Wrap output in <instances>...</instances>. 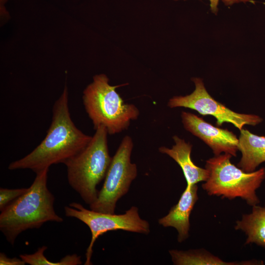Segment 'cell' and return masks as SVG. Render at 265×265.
I'll use <instances>...</instances> for the list:
<instances>
[{
	"mask_svg": "<svg viewBox=\"0 0 265 265\" xmlns=\"http://www.w3.org/2000/svg\"><path fill=\"white\" fill-rule=\"evenodd\" d=\"M92 137L79 129L72 121L65 86L53 106L52 122L45 138L28 155L10 163L8 169H28L37 173L53 164L64 163L82 150Z\"/></svg>",
	"mask_w": 265,
	"mask_h": 265,
	"instance_id": "cell-1",
	"label": "cell"
},
{
	"mask_svg": "<svg viewBox=\"0 0 265 265\" xmlns=\"http://www.w3.org/2000/svg\"><path fill=\"white\" fill-rule=\"evenodd\" d=\"M49 169L36 173L27 191L1 211L0 230L12 245L26 230L39 228L48 221L63 220L54 211V197L47 187Z\"/></svg>",
	"mask_w": 265,
	"mask_h": 265,
	"instance_id": "cell-2",
	"label": "cell"
},
{
	"mask_svg": "<svg viewBox=\"0 0 265 265\" xmlns=\"http://www.w3.org/2000/svg\"><path fill=\"white\" fill-rule=\"evenodd\" d=\"M88 144L67 160V178L70 186L87 204L97 198L98 185L104 179L112 158L109 154L107 136L104 126H100Z\"/></svg>",
	"mask_w": 265,
	"mask_h": 265,
	"instance_id": "cell-3",
	"label": "cell"
},
{
	"mask_svg": "<svg viewBox=\"0 0 265 265\" xmlns=\"http://www.w3.org/2000/svg\"><path fill=\"white\" fill-rule=\"evenodd\" d=\"M109 84L104 74L96 75L93 82L83 91V105L95 130L104 126L112 135L128 129L132 120H136L139 111L133 104H126L116 92L117 87Z\"/></svg>",
	"mask_w": 265,
	"mask_h": 265,
	"instance_id": "cell-4",
	"label": "cell"
},
{
	"mask_svg": "<svg viewBox=\"0 0 265 265\" xmlns=\"http://www.w3.org/2000/svg\"><path fill=\"white\" fill-rule=\"evenodd\" d=\"M229 154L215 156L206 161L209 176L202 188L210 195L232 199L240 197L252 206L259 203L257 189L265 178V168L246 172L230 161Z\"/></svg>",
	"mask_w": 265,
	"mask_h": 265,
	"instance_id": "cell-5",
	"label": "cell"
},
{
	"mask_svg": "<svg viewBox=\"0 0 265 265\" xmlns=\"http://www.w3.org/2000/svg\"><path fill=\"white\" fill-rule=\"evenodd\" d=\"M133 146L132 138L125 136L112 158L101 190L90 210L103 213H114L116 203L126 194L132 181L136 177V165L131 162Z\"/></svg>",
	"mask_w": 265,
	"mask_h": 265,
	"instance_id": "cell-6",
	"label": "cell"
},
{
	"mask_svg": "<svg viewBox=\"0 0 265 265\" xmlns=\"http://www.w3.org/2000/svg\"><path fill=\"white\" fill-rule=\"evenodd\" d=\"M64 212L66 216L80 220L90 230L91 239L86 250L85 265H92L93 247L100 236L108 231L117 230L145 234L150 232L149 223L140 217L136 207H131L124 214H115L87 210L81 204L73 202L69 204V206L65 207Z\"/></svg>",
	"mask_w": 265,
	"mask_h": 265,
	"instance_id": "cell-7",
	"label": "cell"
},
{
	"mask_svg": "<svg viewBox=\"0 0 265 265\" xmlns=\"http://www.w3.org/2000/svg\"><path fill=\"white\" fill-rule=\"evenodd\" d=\"M195 88L190 94L185 96H174L168 101L170 108L184 107L197 111L202 115H210L216 120L217 126L224 123H230L241 130L246 125L256 126L263 119L260 116L250 114L236 112L214 100L207 91L202 79H192Z\"/></svg>",
	"mask_w": 265,
	"mask_h": 265,
	"instance_id": "cell-8",
	"label": "cell"
},
{
	"mask_svg": "<svg viewBox=\"0 0 265 265\" xmlns=\"http://www.w3.org/2000/svg\"><path fill=\"white\" fill-rule=\"evenodd\" d=\"M181 118L185 129L204 141L215 156L222 152L234 157L237 156L238 139L233 132L214 127L190 112L182 111Z\"/></svg>",
	"mask_w": 265,
	"mask_h": 265,
	"instance_id": "cell-9",
	"label": "cell"
},
{
	"mask_svg": "<svg viewBox=\"0 0 265 265\" xmlns=\"http://www.w3.org/2000/svg\"><path fill=\"white\" fill-rule=\"evenodd\" d=\"M197 189L196 184L187 185L178 203L171 209L166 215L159 220V224L163 227H172L177 230L179 242L188 237L189 216L198 200Z\"/></svg>",
	"mask_w": 265,
	"mask_h": 265,
	"instance_id": "cell-10",
	"label": "cell"
},
{
	"mask_svg": "<svg viewBox=\"0 0 265 265\" xmlns=\"http://www.w3.org/2000/svg\"><path fill=\"white\" fill-rule=\"evenodd\" d=\"M173 139L175 144L171 148L162 146L159 148V152L168 155L179 164L187 185L192 186L200 182H205L209 177V172L206 168L197 166L192 161L190 156L192 145L177 135H174Z\"/></svg>",
	"mask_w": 265,
	"mask_h": 265,
	"instance_id": "cell-11",
	"label": "cell"
},
{
	"mask_svg": "<svg viewBox=\"0 0 265 265\" xmlns=\"http://www.w3.org/2000/svg\"><path fill=\"white\" fill-rule=\"evenodd\" d=\"M240 131L238 149L242 156L237 166L246 172H251L265 161V136L254 134L243 128Z\"/></svg>",
	"mask_w": 265,
	"mask_h": 265,
	"instance_id": "cell-12",
	"label": "cell"
},
{
	"mask_svg": "<svg viewBox=\"0 0 265 265\" xmlns=\"http://www.w3.org/2000/svg\"><path fill=\"white\" fill-rule=\"evenodd\" d=\"M235 229L243 231L247 235L246 244L265 247V207L253 206L251 213L243 215L237 222Z\"/></svg>",
	"mask_w": 265,
	"mask_h": 265,
	"instance_id": "cell-13",
	"label": "cell"
},
{
	"mask_svg": "<svg viewBox=\"0 0 265 265\" xmlns=\"http://www.w3.org/2000/svg\"><path fill=\"white\" fill-rule=\"evenodd\" d=\"M172 260L177 265H236L228 263L206 251L191 250L187 251L172 250L169 251Z\"/></svg>",
	"mask_w": 265,
	"mask_h": 265,
	"instance_id": "cell-14",
	"label": "cell"
},
{
	"mask_svg": "<svg viewBox=\"0 0 265 265\" xmlns=\"http://www.w3.org/2000/svg\"><path fill=\"white\" fill-rule=\"evenodd\" d=\"M47 246H43L32 254H22L20 257L26 264L30 265H78L82 264L80 256L77 254L68 255L59 262H52L48 260L44 255Z\"/></svg>",
	"mask_w": 265,
	"mask_h": 265,
	"instance_id": "cell-15",
	"label": "cell"
},
{
	"mask_svg": "<svg viewBox=\"0 0 265 265\" xmlns=\"http://www.w3.org/2000/svg\"><path fill=\"white\" fill-rule=\"evenodd\" d=\"M28 188L0 189V210L1 211L12 201L26 192Z\"/></svg>",
	"mask_w": 265,
	"mask_h": 265,
	"instance_id": "cell-16",
	"label": "cell"
},
{
	"mask_svg": "<svg viewBox=\"0 0 265 265\" xmlns=\"http://www.w3.org/2000/svg\"><path fill=\"white\" fill-rule=\"evenodd\" d=\"M26 263L22 259L17 258H8L3 253H0V265H24Z\"/></svg>",
	"mask_w": 265,
	"mask_h": 265,
	"instance_id": "cell-17",
	"label": "cell"
},
{
	"mask_svg": "<svg viewBox=\"0 0 265 265\" xmlns=\"http://www.w3.org/2000/svg\"><path fill=\"white\" fill-rule=\"evenodd\" d=\"M210 1V7L212 11L216 14L217 11V5L219 0H209ZM224 3L226 5H230L235 3L240 2H246L247 1L254 2L253 1L250 0H222Z\"/></svg>",
	"mask_w": 265,
	"mask_h": 265,
	"instance_id": "cell-18",
	"label": "cell"
}]
</instances>
